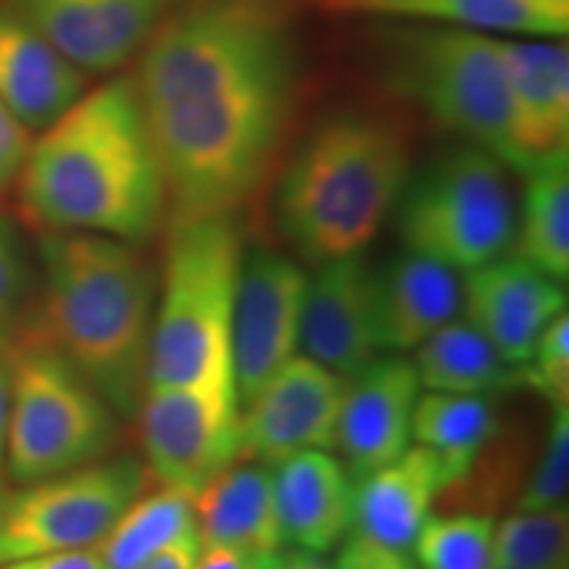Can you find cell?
I'll return each mask as SVG.
<instances>
[{
	"label": "cell",
	"instance_id": "cell-37",
	"mask_svg": "<svg viewBox=\"0 0 569 569\" xmlns=\"http://www.w3.org/2000/svg\"><path fill=\"white\" fill-rule=\"evenodd\" d=\"M248 559H251L248 553L232 549V546L203 543L201 540L190 569H246Z\"/></svg>",
	"mask_w": 569,
	"mask_h": 569
},
{
	"label": "cell",
	"instance_id": "cell-38",
	"mask_svg": "<svg viewBox=\"0 0 569 569\" xmlns=\"http://www.w3.org/2000/svg\"><path fill=\"white\" fill-rule=\"evenodd\" d=\"M9 393H11V343L0 348V467L6 465V438H9Z\"/></svg>",
	"mask_w": 569,
	"mask_h": 569
},
{
	"label": "cell",
	"instance_id": "cell-3",
	"mask_svg": "<svg viewBox=\"0 0 569 569\" xmlns=\"http://www.w3.org/2000/svg\"><path fill=\"white\" fill-rule=\"evenodd\" d=\"M38 336L111 403L134 417L148 388L159 272L140 246L40 230Z\"/></svg>",
	"mask_w": 569,
	"mask_h": 569
},
{
	"label": "cell",
	"instance_id": "cell-5",
	"mask_svg": "<svg viewBox=\"0 0 569 569\" xmlns=\"http://www.w3.org/2000/svg\"><path fill=\"white\" fill-rule=\"evenodd\" d=\"M243 261L238 213L169 219L148 386L234 380L232 325Z\"/></svg>",
	"mask_w": 569,
	"mask_h": 569
},
{
	"label": "cell",
	"instance_id": "cell-18",
	"mask_svg": "<svg viewBox=\"0 0 569 569\" xmlns=\"http://www.w3.org/2000/svg\"><path fill=\"white\" fill-rule=\"evenodd\" d=\"M327 17L465 27L496 38H567L569 0H306Z\"/></svg>",
	"mask_w": 569,
	"mask_h": 569
},
{
	"label": "cell",
	"instance_id": "cell-11",
	"mask_svg": "<svg viewBox=\"0 0 569 569\" xmlns=\"http://www.w3.org/2000/svg\"><path fill=\"white\" fill-rule=\"evenodd\" d=\"M346 377L296 353L240 401V459L274 467L303 451L336 453Z\"/></svg>",
	"mask_w": 569,
	"mask_h": 569
},
{
	"label": "cell",
	"instance_id": "cell-31",
	"mask_svg": "<svg viewBox=\"0 0 569 569\" xmlns=\"http://www.w3.org/2000/svg\"><path fill=\"white\" fill-rule=\"evenodd\" d=\"M517 382L536 390L553 407L569 403V317L567 311L546 327L536 348L522 367H517Z\"/></svg>",
	"mask_w": 569,
	"mask_h": 569
},
{
	"label": "cell",
	"instance_id": "cell-16",
	"mask_svg": "<svg viewBox=\"0 0 569 569\" xmlns=\"http://www.w3.org/2000/svg\"><path fill=\"white\" fill-rule=\"evenodd\" d=\"M301 353L340 377H353L380 356L375 315V267L365 253L317 264L309 277Z\"/></svg>",
	"mask_w": 569,
	"mask_h": 569
},
{
	"label": "cell",
	"instance_id": "cell-32",
	"mask_svg": "<svg viewBox=\"0 0 569 569\" xmlns=\"http://www.w3.org/2000/svg\"><path fill=\"white\" fill-rule=\"evenodd\" d=\"M30 264L19 234L6 219H0V327L3 330H9V325L19 317L21 306L30 296Z\"/></svg>",
	"mask_w": 569,
	"mask_h": 569
},
{
	"label": "cell",
	"instance_id": "cell-26",
	"mask_svg": "<svg viewBox=\"0 0 569 569\" xmlns=\"http://www.w3.org/2000/svg\"><path fill=\"white\" fill-rule=\"evenodd\" d=\"M498 417L490 396L419 393L411 438L440 459L446 490L472 475L482 451L496 438Z\"/></svg>",
	"mask_w": 569,
	"mask_h": 569
},
{
	"label": "cell",
	"instance_id": "cell-20",
	"mask_svg": "<svg viewBox=\"0 0 569 569\" xmlns=\"http://www.w3.org/2000/svg\"><path fill=\"white\" fill-rule=\"evenodd\" d=\"M461 311L457 269L403 248L375 269V315L380 353L409 356Z\"/></svg>",
	"mask_w": 569,
	"mask_h": 569
},
{
	"label": "cell",
	"instance_id": "cell-22",
	"mask_svg": "<svg viewBox=\"0 0 569 569\" xmlns=\"http://www.w3.org/2000/svg\"><path fill=\"white\" fill-rule=\"evenodd\" d=\"M443 490L440 459L411 443L390 465L356 480L351 532L409 551Z\"/></svg>",
	"mask_w": 569,
	"mask_h": 569
},
{
	"label": "cell",
	"instance_id": "cell-15",
	"mask_svg": "<svg viewBox=\"0 0 569 569\" xmlns=\"http://www.w3.org/2000/svg\"><path fill=\"white\" fill-rule=\"evenodd\" d=\"M84 74H111L142 51L169 0H6Z\"/></svg>",
	"mask_w": 569,
	"mask_h": 569
},
{
	"label": "cell",
	"instance_id": "cell-17",
	"mask_svg": "<svg viewBox=\"0 0 569 569\" xmlns=\"http://www.w3.org/2000/svg\"><path fill=\"white\" fill-rule=\"evenodd\" d=\"M498 48L525 169L543 156L569 151V46L565 38H498Z\"/></svg>",
	"mask_w": 569,
	"mask_h": 569
},
{
	"label": "cell",
	"instance_id": "cell-13",
	"mask_svg": "<svg viewBox=\"0 0 569 569\" xmlns=\"http://www.w3.org/2000/svg\"><path fill=\"white\" fill-rule=\"evenodd\" d=\"M565 311V282L511 251L461 274L459 315L478 327L515 369L528 361L546 327Z\"/></svg>",
	"mask_w": 569,
	"mask_h": 569
},
{
	"label": "cell",
	"instance_id": "cell-14",
	"mask_svg": "<svg viewBox=\"0 0 569 569\" xmlns=\"http://www.w3.org/2000/svg\"><path fill=\"white\" fill-rule=\"evenodd\" d=\"M422 393L409 356L380 353L348 377L336 453L356 480L390 465L415 443L411 425Z\"/></svg>",
	"mask_w": 569,
	"mask_h": 569
},
{
	"label": "cell",
	"instance_id": "cell-43",
	"mask_svg": "<svg viewBox=\"0 0 569 569\" xmlns=\"http://www.w3.org/2000/svg\"><path fill=\"white\" fill-rule=\"evenodd\" d=\"M493 569H511V567H503V565H498V561H496V565H493Z\"/></svg>",
	"mask_w": 569,
	"mask_h": 569
},
{
	"label": "cell",
	"instance_id": "cell-33",
	"mask_svg": "<svg viewBox=\"0 0 569 569\" xmlns=\"http://www.w3.org/2000/svg\"><path fill=\"white\" fill-rule=\"evenodd\" d=\"M332 569H417V565L407 549H393L359 532H348L340 540Z\"/></svg>",
	"mask_w": 569,
	"mask_h": 569
},
{
	"label": "cell",
	"instance_id": "cell-1",
	"mask_svg": "<svg viewBox=\"0 0 569 569\" xmlns=\"http://www.w3.org/2000/svg\"><path fill=\"white\" fill-rule=\"evenodd\" d=\"M177 3L132 74L167 180V217L240 213L296 117L301 34L284 0Z\"/></svg>",
	"mask_w": 569,
	"mask_h": 569
},
{
	"label": "cell",
	"instance_id": "cell-19",
	"mask_svg": "<svg viewBox=\"0 0 569 569\" xmlns=\"http://www.w3.org/2000/svg\"><path fill=\"white\" fill-rule=\"evenodd\" d=\"M88 74L56 51L9 3H0V103L30 132L46 130L82 92Z\"/></svg>",
	"mask_w": 569,
	"mask_h": 569
},
{
	"label": "cell",
	"instance_id": "cell-10",
	"mask_svg": "<svg viewBox=\"0 0 569 569\" xmlns=\"http://www.w3.org/2000/svg\"><path fill=\"white\" fill-rule=\"evenodd\" d=\"M138 417L146 467L159 486L196 496L240 459L234 380L148 386Z\"/></svg>",
	"mask_w": 569,
	"mask_h": 569
},
{
	"label": "cell",
	"instance_id": "cell-6",
	"mask_svg": "<svg viewBox=\"0 0 569 569\" xmlns=\"http://www.w3.org/2000/svg\"><path fill=\"white\" fill-rule=\"evenodd\" d=\"M375 48L388 88L417 103L459 142L486 148L522 172L498 38L465 27L377 21Z\"/></svg>",
	"mask_w": 569,
	"mask_h": 569
},
{
	"label": "cell",
	"instance_id": "cell-30",
	"mask_svg": "<svg viewBox=\"0 0 569 569\" xmlns=\"http://www.w3.org/2000/svg\"><path fill=\"white\" fill-rule=\"evenodd\" d=\"M569 496V403L553 407L549 436L540 448L530 480L519 493L515 511H543L567 507Z\"/></svg>",
	"mask_w": 569,
	"mask_h": 569
},
{
	"label": "cell",
	"instance_id": "cell-12",
	"mask_svg": "<svg viewBox=\"0 0 569 569\" xmlns=\"http://www.w3.org/2000/svg\"><path fill=\"white\" fill-rule=\"evenodd\" d=\"M306 288L309 274L296 259L261 248L246 253L232 325V372L240 401L301 353Z\"/></svg>",
	"mask_w": 569,
	"mask_h": 569
},
{
	"label": "cell",
	"instance_id": "cell-24",
	"mask_svg": "<svg viewBox=\"0 0 569 569\" xmlns=\"http://www.w3.org/2000/svg\"><path fill=\"white\" fill-rule=\"evenodd\" d=\"M511 253L553 280L569 277V151L532 161L522 172Z\"/></svg>",
	"mask_w": 569,
	"mask_h": 569
},
{
	"label": "cell",
	"instance_id": "cell-27",
	"mask_svg": "<svg viewBox=\"0 0 569 569\" xmlns=\"http://www.w3.org/2000/svg\"><path fill=\"white\" fill-rule=\"evenodd\" d=\"M193 496L177 488H146L119 515L96 551L109 569H140L148 559L196 532Z\"/></svg>",
	"mask_w": 569,
	"mask_h": 569
},
{
	"label": "cell",
	"instance_id": "cell-42",
	"mask_svg": "<svg viewBox=\"0 0 569 569\" xmlns=\"http://www.w3.org/2000/svg\"><path fill=\"white\" fill-rule=\"evenodd\" d=\"M11 343V338H9V330H3V327H0V348H6Z\"/></svg>",
	"mask_w": 569,
	"mask_h": 569
},
{
	"label": "cell",
	"instance_id": "cell-23",
	"mask_svg": "<svg viewBox=\"0 0 569 569\" xmlns=\"http://www.w3.org/2000/svg\"><path fill=\"white\" fill-rule=\"evenodd\" d=\"M196 528L203 543H222L256 557L282 551L272 467L238 459L193 496Z\"/></svg>",
	"mask_w": 569,
	"mask_h": 569
},
{
	"label": "cell",
	"instance_id": "cell-7",
	"mask_svg": "<svg viewBox=\"0 0 569 569\" xmlns=\"http://www.w3.org/2000/svg\"><path fill=\"white\" fill-rule=\"evenodd\" d=\"M509 172L498 156L472 142H459L411 172L396 206L403 248L459 274L509 253L517 227Z\"/></svg>",
	"mask_w": 569,
	"mask_h": 569
},
{
	"label": "cell",
	"instance_id": "cell-25",
	"mask_svg": "<svg viewBox=\"0 0 569 569\" xmlns=\"http://www.w3.org/2000/svg\"><path fill=\"white\" fill-rule=\"evenodd\" d=\"M417 380L430 393L493 396L517 382V369L465 317H453L411 351Z\"/></svg>",
	"mask_w": 569,
	"mask_h": 569
},
{
	"label": "cell",
	"instance_id": "cell-29",
	"mask_svg": "<svg viewBox=\"0 0 569 569\" xmlns=\"http://www.w3.org/2000/svg\"><path fill=\"white\" fill-rule=\"evenodd\" d=\"M496 561L511 569H569V511H515L496 522Z\"/></svg>",
	"mask_w": 569,
	"mask_h": 569
},
{
	"label": "cell",
	"instance_id": "cell-2",
	"mask_svg": "<svg viewBox=\"0 0 569 569\" xmlns=\"http://www.w3.org/2000/svg\"><path fill=\"white\" fill-rule=\"evenodd\" d=\"M17 188L40 230L148 243L167 219L169 196L132 74L84 90L40 130Z\"/></svg>",
	"mask_w": 569,
	"mask_h": 569
},
{
	"label": "cell",
	"instance_id": "cell-9",
	"mask_svg": "<svg viewBox=\"0 0 569 569\" xmlns=\"http://www.w3.org/2000/svg\"><path fill=\"white\" fill-rule=\"evenodd\" d=\"M153 486L146 461H92L21 486L0 515V565L38 553L92 549L142 490Z\"/></svg>",
	"mask_w": 569,
	"mask_h": 569
},
{
	"label": "cell",
	"instance_id": "cell-4",
	"mask_svg": "<svg viewBox=\"0 0 569 569\" xmlns=\"http://www.w3.org/2000/svg\"><path fill=\"white\" fill-rule=\"evenodd\" d=\"M415 140L388 109L343 106L325 113L284 161L274 217L288 246L311 261L365 253L396 211Z\"/></svg>",
	"mask_w": 569,
	"mask_h": 569
},
{
	"label": "cell",
	"instance_id": "cell-40",
	"mask_svg": "<svg viewBox=\"0 0 569 569\" xmlns=\"http://www.w3.org/2000/svg\"><path fill=\"white\" fill-rule=\"evenodd\" d=\"M280 553L282 551L256 553V557L248 559V567L246 569H280Z\"/></svg>",
	"mask_w": 569,
	"mask_h": 569
},
{
	"label": "cell",
	"instance_id": "cell-39",
	"mask_svg": "<svg viewBox=\"0 0 569 569\" xmlns=\"http://www.w3.org/2000/svg\"><path fill=\"white\" fill-rule=\"evenodd\" d=\"M280 569H332V565L317 551L290 549L288 553H280Z\"/></svg>",
	"mask_w": 569,
	"mask_h": 569
},
{
	"label": "cell",
	"instance_id": "cell-28",
	"mask_svg": "<svg viewBox=\"0 0 569 569\" xmlns=\"http://www.w3.org/2000/svg\"><path fill=\"white\" fill-rule=\"evenodd\" d=\"M496 519L478 511L436 515L417 532L409 551L417 569H493Z\"/></svg>",
	"mask_w": 569,
	"mask_h": 569
},
{
	"label": "cell",
	"instance_id": "cell-35",
	"mask_svg": "<svg viewBox=\"0 0 569 569\" xmlns=\"http://www.w3.org/2000/svg\"><path fill=\"white\" fill-rule=\"evenodd\" d=\"M0 569H109L101 553L92 549H74V551H56V553H38L17 561H6Z\"/></svg>",
	"mask_w": 569,
	"mask_h": 569
},
{
	"label": "cell",
	"instance_id": "cell-8",
	"mask_svg": "<svg viewBox=\"0 0 569 569\" xmlns=\"http://www.w3.org/2000/svg\"><path fill=\"white\" fill-rule=\"evenodd\" d=\"M119 415L51 346H11L6 469L19 486L109 457Z\"/></svg>",
	"mask_w": 569,
	"mask_h": 569
},
{
	"label": "cell",
	"instance_id": "cell-41",
	"mask_svg": "<svg viewBox=\"0 0 569 569\" xmlns=\"http://www.w3.org/2000/svg\"><path fill=\"white\" fill-rule=\"evenodd\" d=\"M6 501H9V490H6L3 486H0V515H3V509H6Z\"/></svg>",
	"mask_w": 569,
	"mask_h": 569
},
{
	"label": "cell",
	"instance_id": "cell-36",
	"mask_svg": "<svg viewBox=\"0 0 569 569\" xmlns=\"http://www.w3.org/2000/svg\"><path fill=\"white\" fill-rule=\"evenodd\" d=\"M198 543H201V538H198L196 530L190 532V536L174 540L172 546H167V549L156 553L153 559H148L140 569H190L193 567Z\"/></svg>",
	"mask_w": 569,
	"mask_h": 569
},
{
	"label": "cell",
	"instance_id": "cell-34",
	"mask_svg": "<svg viewBox=\"0 0 569 569\" xmlns=\"http://www.w3.org/2000/svg\"><path fill=\"white\" fill-rule=\"evenodd\" d=\"M34 132L27 130L13 113L0 103V193L17 184Z\"/></svg>",
	"mask_w": 569,
	"mask_h": 569
},
{
	"label": "cell",
	"instance_id": "cell-21",
	"mask_svg": "<svg viewBox=\"0 0 569 569\" xmlns=\"http://www.w3.org/2000/svg\"><path fill=\"white\" fill-rule=\"evenodd\" d=\"M282 540L327 553L353 530L356 478L332 451H303L272 467Z\"/></svg>",
	"mask_w": 569,
	"mask_h": 569
}]
</instances>
